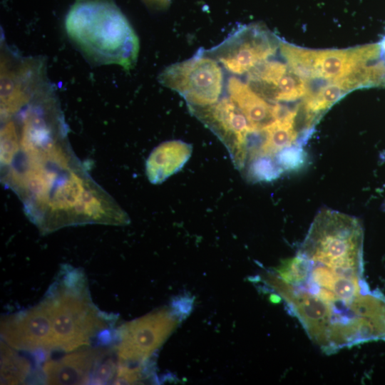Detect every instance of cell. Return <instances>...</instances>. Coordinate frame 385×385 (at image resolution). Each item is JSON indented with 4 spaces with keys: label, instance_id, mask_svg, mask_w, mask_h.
<instances>
[{
    "label": "cell",
    "instance_id": "1",
    "mask_svg": "<svg viewBox=\"0 0 385 385\" xmlns=\"http://www.w3.org/2000/svg\"><path fill=\"white\" fill-rule=\"evenodd\" d=\"M363 244L357 218L322 210L296 255L265 277L325 354L385 341V295L364 279Z\"/></svg>",
    "mask_w": 385,
    "mask_h": 385
},
{
    "label": "cell",
    "instance_id": "2",
    "mask_svg": "<svg viewBox=\"0 0 385 385\" xmlns=\"http://www.w3.org/2000/svg\"><path fill=\"white\" fill-rule=\"evenodd\" d=\"M66 34L83 56L100 65L130 71L136 63L138 36L113 0H75L65 20Z\"/></svg>",
    "mask_w": 385,
    "mask_h": 385
},
{
    "label": "cell",
    "instance_id": "3",
    "mask_svg": "<svg viewBox=\"0 0 385 385\" xmlns=\"http://www.w3.org/2000/svg\"><path fill=\"white\" fill-rule=\"evenodd\" d=\"M43 302L51 326L54 350L81 348L106 325L91 299L84 275L78 271L65 275Z\"/></svg>",
    "mask_w": 385,
    "mask_h": 385
},
{
    "label": "cell",
    "instance_id": "4",
    "mask_svg": "<svg viewBox=\"0 0 385 385\" xmlns=\"http://www.w3.org/2000/svg\"><path fill=\"white\" fill-rule=\"evenodd\" d=\"M279 47L289 68L307 82L315 78L339 81L369 71L382 58L380 43L348 49L312 50L280 41Z\"/></svg>",
    "mask_w": 385,
    "mask_h": 385
},
{
    "label": "cell",
    "instance_id": "5",
    "mask_svg": "<svg viewBox=\"0 0 385 385\" xmlns=\"http://www.w3.org/2000/svg\"><path fill=\"white\" fill-rule=\"evenodd\" d=\"M158 79L163 86L181 96L188 106L205 107L217 103L223 87L222 68L205 49L187 60L167 66Z\"/></svg>",
    "mask_w": 385,
    "mask_h": 385
},
{
    "label": "cell",
    "instance_id": "6",
    "mask_svg": "<svg viewBox=\"0 0 385 385\" xmlns=\"http://www.w3.org/2000/svg\"><path fill=\"white\" fill-rule=\"evenodd\" d=\"M279 42L265 26L252 24L238 27L220 43L205 51L227 71L242 75L273 56Z\"/></svg>",
    "mask_w": 385,
    "mask_h": 385
},
{
    "label": "cell",
    "instance_id": "7",
    "mask_svg": "<svg viewBox=\"0 0 385 385\" xmlns=\"http://www.w3.org/2000/svg\"><path fill=\"white\" fill-rule=\"evenodd\" d=\"M45 64L38 58H22L8 51L1 55V115L5 120L48 88Z\"/></svg>",
    "mask_w": 385,
    "mask_h": 385
},
{
    "label": "cell",
    "instance_id": "8",
    "mask_svg": "<svg viewBox=\"0 0 385 385\" xmlns=\"http://www.w3.org/2000/svg\"><path fill=\"white\" fill-rule=\"evenodd\" d=\"M174 319L161 310L123 325L116 349L119 366L130 368L145 361L170 333Z\"/></svg>",
    "mask_w": 385,
    "mask_h": 385
},
{
    "label": "cell",
    "instance_id": "9",
    "mask_svg": "<svg viewBox=\"0 0 385 385\" xmlns=\"http://www.w3.org/2000/svg\"><path fill=\"white\" fill-rule=\"evenodd\" d=\"M188 107L224 143L235 167L242 169L247 160V138L255 130L240 109L230 98L205 107Z\"/></svg>",
    "mask_w": 385,
    "mask_h": 385
},
{
    "label": "cell",
    "instance_id": "10",
    "mask_svg": "<svg viewBox=\"0 0 385 385\" xmlns=\"http://www.w3.org/2000/svg\"><path fill=\"white\" fill-rule=\"evenodd\" d=\"M1 331L4 342L11 348L28 351H54L51 326L43 301L4 319Z\"/></svg>",
    "mask_w": 385,
    "mask_h": 385
},
{
    "label": "cell",
    "instance_id": "11",
    "mask_svg": "<svg viewBox=\"0 0 385 385\" xmlns=\"http://www.w3.org/2000/svg\"><path fill=\"white\" fill-rule=\"evenodd\" d=\"M247 81L254 91L273 103L304 98L310 88L287 63L277 61L267 60L256 66L247 73Z\"/></svg>",
    "mask_w": 385,
    "mask_h": 385
},
{
    "label": "cell",
    "instance_id": "12",
    "mask_svg": "<svg viewBox=\"0 0 385 385\" xmlns=\"http://www.w3.org/2000/svg\"><path fill=\"white\" fill-rule=\"evenodd\" d=\"M106 353L105 349L89 348L49 360L43 366L45 381L49 384H82L91 377L93 381Z\"/></svg>",
    "mask_w": 385,
    "mask_h": 385
},
{
    "label": "cell",
    "instance_id": "13",
    "mask_svg": "<svg viewBox=\"0 0 385 385\" xmlns=\"http://www.w3.org/2000/svg\"><path fill=\"white\" fill-rule=\"evenodd\" d=\"M229 98L247 118L251 128L261 130L278 119L284 111V106L271 103L240 78L232 76L227 85Z\"/></svg>",
    "mask_w": 385,
    "mask_h": 385
},
{
    "label": "cell",
    "instance_id": "14",
    "mask_svg": "<svg viewBox=\"0 0 385 385\" xmlns=\"http://www.w3.org/2000/svg\"><path fill=\"white\" fill-rule=\"evenodd\" d=\"M192 145L182 140L165 141L155 148L145 164L146 175L153 184H159L179 171L192 154Z\"/></svg>",
    "mask_w": 385,
    "mask_h": 385
},
{
    "label": "cell",
    "instance_id": "15",
    "mask_svg": "<svg viewBox=\"0 0 385 385\" xmlns=\"http://www.w3.org/2000/svg\"><path fill=\"white\" fill-rule=\"evenodd\" d=\"M282 172L274 157L260 155L249 160L247 175L250 181L269 182L277 179Z\"/></svg>",
    "mask_w": 385,
    "mask_h": 385
},
{
    "label": "cell",
    "instance_id": "16",
    "mask_svg": "<svg viewBox=\"0 0 385 385\" xmlns=\"http://www.w3.org/2000/svg\"><path fill=\"white\" fill-rule=\"evenodd\" d=\"M1 356V377L4 381L7 384L23 381L29 371L27 362L16 356L11 347H4Z\"/></svg>",
    "mask_w": 385,
    "mask_h": 385
},
{
    "label": "cell",
    "instance_id": "17",
    "mask_svg": "<svg viewBox=\"0 0 385 385\" xmlns=\"http://www.w3.org/2000/svg\"><path fill=\"white\" fill-rule=\"evenodd\" d=\"M304 153L300 146L292 145L277 153L275 155V160L283 171L295 170L303 163Z\"/></svg>",
    "mask_w": 385,
    "mask_h": 385
},
{
    "label": "cell",
    "instance_id": "18",
    "mask_svg": "<svg viewBox=\"0 0 385 385\" xmlns=\"http://www.w3.org/2000/svg\"><path fill=\"white\" fill-rule=\"evenodd\" d=\"M148 4L157 7V8H165L168 6L170 0H143Z\"/></svg>",
    "mask_w": 385,
    "mask_h": 385
}]
</instances>
